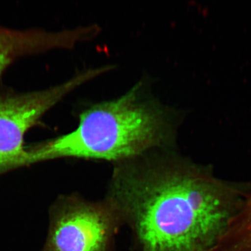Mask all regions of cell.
<instances>
[{"mask_svg": "<svg viewBox=\"0 0 251 251\" xmlns=\"http://www.w3.org/2000/svg\"><path fill=\"white\" fill-rule=\"evenodd\" d=\"M248 193L168 149L113 164L105 199L138 251H215Z\"/></svg>", "mask_w": 251, "mask_h": 251, "instance_id": "cell-1", "label": "cell"}, {"mask_svg": "<svg viewBox=\"0 0 251 251\" xmlns=\"http://www.w3.org/2000/svg\"><path fill=\"white\" fill-rule=\"evenodd\" d=\"M84 82L80 75H75L44 90L0 94V167L22 155L28 130Z\"/></svg>", "mask_w": 251, "mask_h": 251, "instance_id": "cell-4", "label": "cell"}, {"mask_svg": "<svg viewBox=\"0 0 251 251\" xmlns=\"http://www.w3.org/2000/svg\"><path fill=\"white\" fill-rule=\"evenodd\" d=\"M122 227L105 198L94 201L78 194L62 196L50 210L49 233L41 251H115Z\"/></svg>", "mask_w": 251, "mask_h": 251, "instance_id": "cell-3", "label": "cell"}, {"mask_svg": "<svg viewBox=\"0 0 251 251\" xmlns=\"http://www.w3.org/2000/svg\"><path fill=\"white\" fill-rule=\"evenodd\" d=\"M215 251H251V192L248 193Z\"/></svg>", "mask_w": 251, "mask_h": 251, "instance_id": "cell-6", "label": "cell"}, {"mask_svg": "<svg viewBox=\"0 0 251 251\" xmlns=\"http://www.w3.org/2000/svg\"><path fill=\"white\" fill-rule=\"evenodd\" d=\"M100 31L96 25L52 31L17 29L0 25V75L18 59L57 49H72L93 39Z\"/></svg>", "mask_w": 251, "mask_h": 251, "instance_id": "cell-5", "label": "cell"}, {"mask_svg": "<svg viewBox=\"0 0 251 251\" xmlns=\"http://www.w3.org/2000/svg\"><path fill=\"white\" fill-rule=\"evenodd\" d=\"M179 115L157 100L140 82L119 98L92 104L67 134L26 146L19 166L73 158L115 163L174 149Z\"/></svg>", "mask_w": 251, "mask_h": 251, "instance_id": "cell-2", "label": "cell"}]
</instances>
